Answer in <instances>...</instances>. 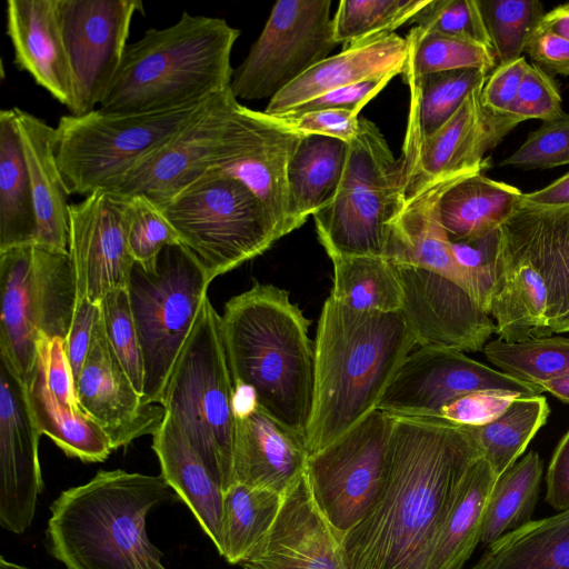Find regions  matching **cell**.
I'll return each mask as SVG.
<instances>
[{
    "mask_svg": "<svg viewBox=\"0 0 569 569\" xmlns=\"http://www.w3.org/2000/svg\"><path fill=\"white\" fill-rule=\"evenodd\" d=\"M522 196L511 184L475 173L441 196L438 218L450 240L482 236L498 229L519 209Z\"/></svg>",
    "mask_w": 569,
    "mask_h": 569,
    "instance_id": "cell-31",
    "label": "cell"
},
{
    "mask_svg": "<svg viewBox=\"0 0 569 569\" xmlns=\"http://www.w3.org/2000/svg\"><path fill=\"white\" fill-rule=\"evenodd\" d=\"M126 198L127 240L136 263L154 271L167 246L181 244L179 234L161 208L144 194Z\"/></svg>",
    "mask_w": 569,
    "mask_h": 569,
    "instance_id": "cell-46",
    "label": "cell"
},
{
    "mask_svg": "<svg viewBox=\"0 0 569 569\" xmlns=\"http://www.w3.org/2000/svg\"><path fill=\"white\" fill-rule=\"evenodd\" d=\"M139 0H59V20L71 70L70 114L97 109L119 70Z\"/></svg>",
    "mask_w": 569,
    "mask_h": 569,
    "instance_id": "cell-15",
    "label": "cell"
},
{
    "mask_svg": "<svg viewBox=\"0 0 569 569\" xmlns=\"http://www.w3.org/2000/svg\"><path fill=\"white\" fill-rule=\"evenodd\" d=\"M395 266L403 292L400 313L417 346L482 351L496 326L462 287L428 269Z\"/></svg>",
    "mask_w": 569,
    "mask_h": 569,
    "instance_id": "cell-18",
    "label": "cell"
},
{
    "mask_svg": "<svg viewBox=\"0 0 569 569\" xmlns=\"http://www.w3.org/2000/svg\"><path fill=\"white\" fill-rule=\"evenodd\" d=\"M482 351L498 370L531 385L569 373V338L561 336L517 342L491 340Z\"/></svg>",
    "mask_w": 569,
    "mask_h": 569,
    "instance_id": "cell-42",
    "label": "cell"
},
{
    "mask_svg": "<svg viewBox=\"0 0 569 569\" xmlns=\"http://www.w3.org/2000/svg\"><path fill=\"white\" fill-rule=\"evenodd\" d=\"M548 291L537 269L525 260L499 253L490 317L500 340L523 341L551 336L548 329Z\"/></svg>",
    "mask_w": 569,
    "mask_h": 569,
    "instance_id": "cell-30",
    "label": "cell"
},
{
    "mask_svg": "<svg viewBox=\"0 0 569 569\" xmlns=\"http://www.w3.org/2000/svg\"><path fill=\"white\" fill-rule=\"evenodd\" d=\"M77 299L69 252L36 246L0 251V358L26 386L41 337L66 340Z\"/></svg>",
    "mask_w": 569,
    "mask_h": 569,
    "instance_id": "cell-7",
    "label": "cell"
},
{
    "mask_svg": "<svg viewBox=\"0 0 569 569\" xmlns=\"http://www.w3.org/2000/svg\"><path fill=\"white\" fill-rule=\"evenodd\" d=\"M24 388L27 403L41 435L48 436L68 457L102 462L113 451L101 428L82 411L62 405L47 385L37 363Z\"/></svg>",
    "mask_w": 569,
    "mask_h": 569,
    "instance_id": "cell-35",
    "label": "cell"
},
{
    "mask_svg": "<svg viewBox=\"0 0 569 569\" xmlns=\"http://www.w3.org/2000/svg\"><path fill=\"white\" fill-rule=\"evenodd\" d=\"M501 390L523 397L543 390L467 357L461 351L420 348L399 368L377 410L392 417L439 418L441 409L465 395Z\"/></svg>",
    "mask_w": 569,
    "mask_h": 569,
    "instance_id": "cell-16",
    "label": "cell"
},
{
    "mask_svg": "<svg viewBox=\"0 0 569 569\" xmlns=\"http://www.w3.org/2000/svg\"><path fill=\"white\" fill-rule=\"evenodd\" d=\"M499 253L531 263L548 291V321L569 309V206L519 207L499 228Z\"/></svg>",
    "mask_w": 569,
    "mask_h": 569,
    "instance_id": "cell-23",
    "label": "cell"
},
{
    "mask_svg": "<svg viewBox=\"0 0 569 569\" xmlns=\"http://www.w3.org/2000/svg\"><path fill=\"white\" fill-rule=\"evenodd\" d=\"M526 52L547 73L569 76V41L537 28L530 38Z\"/></svg>",
    "mask_w": 569,
    "mask_h": 569,
    "instance_id": "cell-58",
    "label": "cell"
},
{
    "mask_svg": "<svg viewBox=\"0 0 569 569\" xmlns=\"http://www.w3.org/2000/svg\"><path fill=\"white\" fill-rule=\"evenodd\" d=\"M407 58L408 41L395 32L353 44L306 71L272 97L263 112L283 114L331 90L402 74Z\"/></svg>",
    "mask_w": 569,
    "mask_h": 569,
    "instance_id": "cell-25",
    "label": "cell"
},
{
    "mask_svg": "<svg viewBox=\"0 0 569 569\" xmlns=\"http://www.w3.org/2000/svg\"><path fill=\"white\" fill-rule=\"evenodd\" d=\"M305 445L259 405L236 415L233 482L283 495L305 472Z\"/></svg>",
    "mask_w": 569,
    "mask_h": 569,
    "instance_id": "cell-26",
    "label": "cell"
},
{
    "mask_svg": "<svg viewBox=\"0 0 569 569\" xmlns=\"http://www.w3.org/2000/svg\"><path fill=\"white\" fill-rule=\"evenodd\" d=\"M7 34L14 64L71 109L73 84L59 20V0H8Z\"/></svg>",
    "mask_w": 569,
    "mask_h": 569,
    "instance_id": "cell-24",
    "label": "cell"
},
{
    "mask_svg": "<svg viewBox=\"0 0 569 569\" xmlns=\"http://www.w3.org/2000/svg\"><path fill=\"white\" fill-rule=\"evenodd\" d=\"M482 87L471 91L453 116L412 151L401 153L406 201L428 186L488 167L485 154L513 128L482 106Z\"/></svg>",
    "mask_w": 569,
    "mask_h": 569,
    "instance_id": "cell-19",
    "label": "cell"
},
{
    "mask_svg": "<svg viewBox=\"0 0 569 569\" xmlns=\"http://www.w3.org/2000/svg\"><path fill=\"white\" fill-rule=\"evenodd\" d=\"M102 317L101 306L87 299L76 300L74 312L64 340L66 353L74 382L79 378L94 329Z\"/></svg>",
    "mask_w": 569,
    "mask_h": 569,
    "instance_id": "cell-57",
    "label": "cell"
},
{
    "mask_svg": "<svg viewBox=\"0 0 569 569\" xmlns=\"http://www.w3.org/2000/svg\"><path fill=\"white\" fill-rule=\"evenodd\" d=\"M243 569H347L341 535L320 511L305 472L286 490L266 537Z\"/></svg>",
    "mask_w": 569,
    "mask_h": 569,
    "instance_id": "cell-22",
    "label": "cell"
},
{
    "mask_svg": "<svg viewBox=\"0 0 569 569\" xmlns=\"http://www.w3.org/2000/svg\"><path fill=\"white\" fill-rule=\"evenodd\" d=\"M241 107L230 88L212 96L109 191L122 197L144 194L161 206L208 171L220 169L228 157Z\"/></svg>",
    "mask_w": 569,
    "mask_h": 569,
    "instance_id": "cell-14",
    "label": "cell"
},
{
    "mask_svg": "<svg viewBox=\"0 0 569 569\" xmlns=\"http://www.w3.org/2000/svg\"><path fill=\"white\" fill-rule=\"evenodd\" d=\"M240 30L224 19L183 11L163 29L149 28L128 43L98 107L113 113H150L201 103L230 88L232 48Z\"/></svg>",
    "mask_w": 569,
    "mask_h": 569,
    "instance_id": "cell-5",
    "label": "cell"
},
{
    "mask_svg": "<svg viewBox=\"0 0 569 569\" xmlns=\"http://www.w3.org/2000/svg\"><path fill=\"white\" fill-rule=\"evenodd\" d=\"M519 397L523 396L501 390L471 392L447 403L439 418L462 426H482L498 418Z\"/></svg>",
    "mask_w": 569,
    "mask_h": 569,
    "instance_id": "cell-53",
    "label": "cell"
},
{
    "mask_svg": "<svg viewBox=\"0 0 569 569\" xmlns=\"http://www.w3.org/2000/svg\"><path fill=\"white\" fill-rule=\"evenodd\" d=\"M569 164V114L542 124L499 166L521 170L550 169Z\"/></svg>",
    "mask_w": 569,
    "mask_h": 569,
    "instance_id": "cell-50",
    "label": "cell"
},
{
    "mask_svg": "<svg viewBox=\"0 0 569 569\" xmlns=\"http://www.w3.org/2000/svg\"><path fill=\"white\" fill-rule=\"evenodd\" d=\"M162 406L226 492L233 483L234 386L220 315L209 298L176 362Z\"/></svg>",
    "mask_w": 569,
    "mask_h": 569,
    "instance_id": "cell-6",
    "label": "cell"
},
{
    "mask_svg": "<svg viewBox=\"0 0 569 569\" xmlns=\"http://www.w3.org/2000/svg\"><path fill=\"white\" fill-rule=\"evenodd\" d=\"M348 143L323 136H303L287 168L295 219L301 227L335 198L346 166Z\"/></svg>",
    "mask_w": 569,
    "mask_h": 569,
    "instance_id": "cell-33",
    "label": "cell"
},
{
    "mask_svg": "<svg viewBox=\"0 0 569 569\" xmlns=\"http://www.w3.org/2000/svg\"><path fill=\"white\" fill-rule=\"evenodd\" d=\"M538 28L569 41V2L559 4L546 12Z\"/></svg>",
    "mask_w": 569,
    "mask_h": 569,
    "instance_id": "cell-61",
    "label": "cell"
},
{
    "mask_svg": "<svg viewBox=\"0 0 569 569\" xmlns=\"http://www.w3.org/2000/svg\"><path fill=\"white\" fill-rule=\"evenodd\" d=\"M330 0H279L247 57L233 70L237 100H261L278 92L329 57L338 46Z\"/></svg>",
    "mask_w": 569,
    "mask_h": 569,
    "instance_id": "cell-12",
    "label": "cell"
},
{
    "mask_svg": "<svg viewBox=\"0 0 569 569\" xmlns=\"http://www.w3.org/2000/svg\"><path fill=\"white\" fill-rule=\"evenodd\" d=\"M152 449L161 476L189 507L204 533L218 549L224 491L182 430L164 417L152 436Z\"/></svg>",
    "mask_w": 569,
    "mask_h": 569,
    "instance_id": "cell-29",
    "label": "cell"
},
{
    "mask_svg": "<svg viewBox=\"0 0 569 569\" xmlns=\"http://www.w3.org/2000/svg\"><path fill=\"white\" fill-rule=\"evenodd\" d=\"M333 286L330 297L362 312H400L403 292L396 266L385 256L332 254Z\"/></svg>",
    "mask_w": 569,
    "mask_h": 569,
    "instance_id": "cell-38",
    "label": "cell"
},
{
    "mask_svg": "<svg viewBox=\"0 0 569 569\" xmlns=\"http://www.w3.org/2000/svg\"><path fill=\"white\" fill-rule=\"evenodd\" d=\"M429 0H341L332 18L333 36L342 49L393 33Z\"/></svg>",
    "mask_w": 569,
    "mask_h": 569,
    "instance_id": "cell-44",
    "label": "cell"
},
{
    "mask_svg": "<svg viewBox=\"0 0 569 569\" xmlns=\"http://www.w3.org/2000/svg\"><path fill=\"white\" fill-rule=\"evenodd\" d=\"M212 281L181 244L167 246L154 271L132 267L128 293L143 358V399L162 406L176 362Z\"/></svg>",
    "mask_w": 569,
    "mask_h": 569,
    "instance_id": "cell-10",
    "label": "cell"
},
{
    "mask_svg": "<svg viewBox=\"0 0 569 569\" xmlns=\"http://www.w3.org/2000/svg\"><path fill=\"white\" fill-rule=\"evenodd\" d=\"M37 363L48 387L64 406L81 411L76 393V382L66 353L64 339L41 337L38 341Z\"/></svg>",
    "mask_w": 569,
    "mask_h": 569,
    "instance_id": "cell-54",
    "label": "cell"
},
{
    "mask_svg": "<svg viewBox=\"0 0 569 569\" xmlns=\"http://www.w3.org/2000/svg\"><path fill=\"white\" fill-rule=\"evenodd\" d=\"M561 96L553 79L536 64H528L516 99L503 116L515 128L528 119L542 122L563 114Z\"/></svg>",
    "mask_w": 569,
    "mask_h": 569,
    "instance_id": "cell-51",
    "label": "cell"
},
{
    "mask_svg": "<svg viewBox=\"0 0 569 569\" xmlns=\"http://www.w3.org/2000/svg\"><path fill=\"white\" fill-rule=\"evenodd\" d=\"M76 393L81 411L101 428L112 450L142 436H153L166 417L163 406L146 402L136 391L109 343L102 317L94 329Z\"/></svg>",
    "mask_w": 569,
    "mask_h": 569,
    "instance_id": "cell-20",
    "label": "cell"
},
{
    "mask_svg": "<svg viewBox=\"0 0 569 569\" xmlns=\"http://www.w3.org/2000/svg\"><path fill=\"white\" fill-rule=\"evenodd\" d=\"M405 204L401 160L393 157L380 129L360 117L338 191L313 216L319 242L329 257L383 256L389 226Z\"/></svg>",
    "mask_w": 569,
    "mask_h": 569,
    "instance_id": "cell-8",
    "label": "cell"
},
{
    "mask_svg": "<svg viewBox=\"0 0 569 569\" xmlns=\"http://www.w3.org/2000/svg\"><path fill=\"white\" fill-rule=\"evenodd\" d=\"M271 117L283 128L301 136L330 137L346 143L356 138L360 127V114L346 109H321Z\"/></svg>",
    "mask_w": 569,
    "mask_h": 569,
    "instance_id": "cell-52",
    "label": "cell"
},
{
    "mask_svg": "<svg viewBox=\"0 0 569 569\" xmlns=\"http://www.w3.org/2000/svg\"><path fill=\"white\" fill-rule=\"evenodd\" d=\"M68 252L76 300L100 305L109 292L128 288L134 260L127 240L126 198L98 190L71 203Z\"/></svg>",
    "mask_w": 569,
    "mask_h": 569,
    "instance_id": "cell-17",
    "label": "cell"
},
{
    "mask_svg": "<svg viewBox=\"0 0 569 569\" xmlns=\"http://www.w3.org/2000/svg\"><path fill=\"white\" fill-rule=\"evenodd\" d=\"M395 417L372 411L328 447L309 455L313 498L341 537L367 513L385 481Z\"/></svg>",
    "mask_w": 569,
    "mask_h": 569,
    "instance_id": "cell-13",
    "label": "cell"
},
{
    "mask_svg": "<svg viewBox=\"0 0 569 569\" xmlns=\"http://www.w3.org/2000/svg\"><path fill=\"white\" fill-rule=\"evenodd\" d=\"M470 569H569V509L508 532Z\"/></svg>",
    "mask_w": 569,
    "mask_h": 569,
    "instance_id": "cell-36",
    "label": "cell"
},
{
    "mask_svg": "<svg viewBox=\"0 0 569 569\" xmlns=\"http://www.w3.org/2000/svg\"><path fill=\"white\" fill-rule=\"evenodd\" d=\"M569 206V172L533 192L523 193L521 207L552 209Z\"/></svg>",
    "mask_w": 569,
    "mask_h": 569,
    "instance_id": "cell-60",
    "label": "cell"
},
{
    "mask_svg": "<svg viewBox=\"0 0 569 569\" xmlns=\"http://www.w3.org/2000/svg\"><path fill=\"white\" fill-rule=\"evenodd\" d=\"M208 100L162 112L113 113L97 108L82 116L60 117L54 152L69 196L112 190Z\"/></svg>",
    "mask_w": 569,
    "mask_h": 569,
    "instance_id": "cell-11",
    "label": "cell"
},
{
    "mask_svg": "<svg viewBox=\"0 0 569 569\" xmlns=\"http://www.w3.org/2000/svg\"><path fill=\"white\" fill-rule=\"evenodd\" d=\"M177 498L161 475L99 470L51 503L46 547L67 569H168L146 519Z\"/></svg>",
    "mask_w": 569,
    "mask_h": 569,
    "instance_id": "cell-4",
    "label": "cell"
},
{
    "mask_svg": "<svg viewBox=\"0 0 569 569\" xmlns=\"http://www.w3.org/2000/svg\"><path fill=\"white\" fill-rule=\"evenodd\" d=\"M282 499L276 491L233 482L223 496L219 555L241 565L270 530Z\"/></svg>",
    "mask_w": 569,
    "mask_h": 569,
    "instance_id": "cell-39",
    "label": "cell"
},
{
    "mask_svg": "<svg viewBox=\"0 0 569 569\" xmlns=\"http://www.w3.org/2000/svg\"><path fill=\"white\" fill-rule=\"evenodd\" d=\"M37 219L12 109L0 111V251L34 246Z\"/></svg>",
    "mask_w": 569,
    "mask_h": 569,
    "instance_id": "cell-34",
    "label": "cell"
},
{
    "mask_svg": "<svg viewBox=\"0 0 569 569\" xmlns=\"http://www.w3.org/2000/svg\"><path fill=\"white\" fill-rule=\"evenodd\" d=\"M475 173L479 172L440 180L408 199L389 226L383 256L393 263L440 273L470 295L469 284L453 260L450 239L439 221L437 209L441 196L452 184Z\"/></svg>",
    "mask_w": 569,
    "mask_h": 569,
    "instance_id": "cell-27",
    "label": "cell"
},
{
    "mask_svg": "<svg viewBox=\"0 0 569 569\" xmlns=\"http://www.w3.org/2000/svg\"><path fill=\"white\" fill-rule=\"evenodd\" d=\"M392 78L393 76H385L331 90L287 113H302L321 109H346L360 114L362 108L372 100Z\"/></svg>",
    "mask_w": 569,
    "mask_h": 569,
    "instance_id": "cell-56",
    "label": "cell"
},
{
    "mask_svg": "<svg viewBox=\"0 0 569 569\" xmlns=\"http://www.w3.org/2000/svg\"><path fill=\"white\" fill-rule=\"evenodd\" d=\"M546 501L556 510L569 509V430L558 442L546 475Z\"/></svg>",
    "mask_w": 569,
    "mask_h": 569,
    "instance_id": "cell-59",
    "label": "cell"
},
{
    "mask_svg": "<svg viewBox=\"0 0 569 569\" xmlns=\"http://www.w3.org/2000/svg\"><path fill=\"white\" fill-rule=\"evenodd\" d=\"M543 471L538 452L529 451L497 478L490 493L480 542L488 547L531 521Z\"/></svg>",
    "mask_w": 569,
    "mask_h": 569,
    "instance_id": "cell-41",
    "label": "cell"
},
{
    "mask_svg": "<svg viewBox=\"0 0 569 569\" xmlns=\"http://www.w3.org/2000/svg\"><path fill=\"white\" fill-rule=\"evenodd\" d=\"M411 22L422 32L462 38L491 49L477 0H429Z\"/></svg>",
    "mask_w": 569,
    "mask_h": 569,
    "instance_id": "cell-49",
    "label": "cell"
},
{
    "mask_svg": "<svg viewBox=\"0 0 569 569\" xmlns=\"http://www.w3.org/2000/svg\"><path fill=\"white\" fill-rule=\"evenodd\" d=\"M480 457L462 425L395 417L381 490L341 537L347 569H426L462 479Z\"/></svg>",
    "mask_w": 569,
    "mask_h": 569,
    "instance_id": "cell-1",
    "label": "cell"
},
{
    "mask_svg": "<svg viewBox=\"0 0 569 569\" xmlns=\"http://www.w3.org/2000/svg\"><path fill=\"white\" fill-rule=\"evenodd\" d=\"M543 392L548 391L565 403H569V373L562 377L543 381L538 385Z\"/></svg>",
    "mask_w": 569,
    "mask_h": 569,
    "instance_id": "cell-62",
    "label": "cell"
},
{
    "mask_svg": "<svg viewBox=\"0 0 569 569\" xmlns=\"http://www.w3.org/2000/svg\"><path fill=\"white\" fill-rule=\"evenodd\" d=\"M100 306L109 343L136 391L143 398V358L128 288L109 292Z\"/></svg>",
    "mask_w": 569,
    "mask_h": 569,
    "instance_id": "cell-47",
    "label": "cell"
},
{
    "mask_svg": "<svg viewBox=\"0 0 569 569\" xmlns=\"http://www.w3.org/2000/svg\"><path fill=\"white\" fill-rule=\"evenodd\" d=\"M159 207L211 281L282 238L258 197L220 170L208 171Z\"/></svg>",
    "mask_w": 569,
    "mask_h": 569,
    "instance_id": "cell-9",
    "label": "cell"
},
{
    "mask_svg": "<svg viewBox=\"0 0 569 569\" xmlns=\"http://www.w3.org/2000/svg\"><path fill=\"white\" fill-rule=\"evenodd\" d=\"M550 333L569 332V309L562 315L548 321Z\"/></svg>",
    "mask_w": 569,
    "mask_h": 569,
    "instance_id": "cell-63",
    "label": "cell"
},
{
    "mask_svg": "<svg viewBox=\"0 0 569 569\" xmlns=\"http://www.w3.org/2000/svg\"><path fill=\"white\" fill-rule=\"evenodd\" d=\"M549 413L543 396L519 397L495 420L463 428L499 477L517 462Z\"/></svg>",
    "mask_w": 569,
    "mask_h": 569,
    "instance_id": "cell-40",
    "label": "cell"
},
{
    "mask_svg": "<svg viewBox=\"0 0 569 569\" xmlns=\"http://www.w3.org/2000/svg\"><path fill=\"white\" fill-rule=\"evenodd\" d=\"M408 58L403 70L406 81L422 76L459 69H482L491 72L497 66L492 50L481 43L416 27L406 37Z\"/></svg>",
    "mask_w": 569,
    "mask_h": 569,
    "instance_id": "cell-43",
    "label": "cell"
},
{
    "mask_svg": "<svg viewBox=\"0 0 569 569\" xmlns=\"http://www.w3.org/2000/svg\"><path fill=\"white\" fill-rule=\"evenodd\" d=\"M497 478L482 457L471 465L437 536L426 569L463 567L480 542L486 508Z\"/></svg>",
    "mask_w": 569,
    "mask_h": 569,
    "instance_id": "cell-32",
    "label": "cell"
},
{
    "mask_svg": "<svg viewBox=\"0 0 569 569\" xmlns=\"http://www.w3.org/2000/svg\"><path fill=\"white\" fill-rule=\"evenodd\" d=\"M220 327L233 386L250 388L306 447L315 359L309 320L286 290L257 282L226 302Z\"/></svg>",
    "mask_w": 569,
    "mask_h": 569,
    "instance_id": "cell-3",
    "label": "cell"
},
{
    "mask_svg": "<svg viewBox=\"0 0 569 569\" xmlns=\"http://www.w3.org/2000/svg\"><path fill=\"white\" fill-rule=\"evenodd\" d=\"M0 569H29L27 567H23L21 565L8 561L4 559V557L0 558Z\"/></svg>",
    "mask_w": 569,
    "mask_h": 569,
    "instance_id": "cell-64",
    "label": "cell"
},
{
    "mask_svg": "<svg viewBox=\"0 0 569 569\" xmlns=\"http://www.w3.org/2000/svg\"><path fill=\"white\" fill-rule=\"evenodd\" d=\"M497 63L522 57L545 16L538 0H477Z\"/></svg>",
    "mask_w": 569,
    "mask_h": 569,
    "instance_id": "cell-45",
    "label": "cell"
},
{
    "mask_svg": "<svg viewBox=\"0 0 569 569\" xmlns=\"http://www.w3.org/2000/svg\"><path fill=\"white\" fill-rule=\"evenodd\" d=\"M28 166L36 219V247L68 252V191L54 152V128L18 107L12 108Z\"/></svg>",
    "mask_w": 569,
    "mask_h": 569,
    "instance_id": "cell-28",
    "label": "cell"
},
{
    "mask_svg": "<svg viewBox=\"0 0 569 569\" xmlns=\"http://www.w3.org/2000/svg\"><path fill=\"white\" fill-rule=\"evenodd\" d=\"M525 57L498 64L481 91L483 108L493 116H505L513 103L528 67Z\"/></svg>",
    "mask_w": 569,
    "mask_h": 569,
    "instance_id": "cell-55",
    "label": "cell"
},
{
    "mask_svg": "<svg viewBox=\"0 0 569 569\" xmlns=\"http://www.w3.org/2000/svg\"><path fill=\"white\" fill-rule=\"evenodd\" d=\"M489 74V71L482 69H459L429 73L406 81L410 98L401 153L412 151L442 127L467 96L485 84Z\"/></svg>",
    "mask_w": 569,
    "mask_h": 569,
    "instance_id": "cell-37",
    "label": "cell"
},
{
    "mask_svg": "<svg viewBox=\"0 0 569 569\" xmlns=\"http://www.w3.org/2000/svg\"><path fill=\"white\" fill-rule=\"evenodd\" d=\"M450 250L469 284L471 297L490 316L497 278L498 229L473 238L450 240Z\"/></svg>",
    "mask_w": 569,
    "mask_h": 569,
    "instance_id": "cell-48",
    "label": "cell"
},
{
    "mask_svg": "<svg viewBox=\"0 0 569 569\" xmlns=\"http://www.w3.org/2000/svg\"><path fill=\"white\" fill-rule=\"evenodd\" d=\"M416 346L400 312L357 311L328 297L313 343L308 456L333 443L377 410Z\"/></svg>",
    "mask_w": 569,
    "mask_h": 569,
    "instance_id": "cell-2",
    "label": "cell"
},
{
    "mask_svg": "<svg viewBox=\"0 0 569 569\" xmlns=\"http://www.w3.org/2000/svg\"><path fill=\"white\" fill-rule=\"evenodd\" d=\"M41 432L30 413L24 388L0 368V525L23 533L32 523L43 490L39 462Z\"/></svg>",
    "mask_w": 569,
    "mask_h": 569,
    "instance_id": "cell-21",
    "label": "cell"
}]
</instances>
